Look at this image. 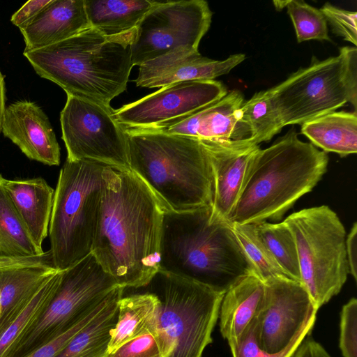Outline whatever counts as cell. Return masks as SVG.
I'll return each mask as SVG.
<instances>
[{
	"label": "cell",
	"mask_w": 357,
	"mask_h": 357,
	"mask_svg": "<svg viewBox=\"0 0 357 357\" xmlns=\"http://www.w3.org/2000/svg\"><path fill=\"white\" fill-rule=\"evenodd\" d=\"M91 253L123 288L146 286L159 271L165 208L135 174L106 165Z\"/></svg>",
	"instance_id": "6da1fadb"
},
{
	"label": "cell",
	"mask_w": 357,
	"mask_h": 357,
	"mask_svg": "<svg viewBox=\"0 0 357 357\" xmlns=\"http://www.w3.org/2000/svg\"><path fill=\"white\" fill-rule=\"evenodd\" d=\"M135 29L108 36L90 27L23 54L39 76L61 86L67 95L110 105L127 88Z\"/></svg>",
	"instance_id": "7a4b0ae2"
},
{
	"label": "cell",
	"mask_w": 357,
	"mask_h": 357,
	"mask_svg": "<svg viewBox=\"0 0 357 357\" xmlns=\"http://www.w3.org/2000/svg\"><path fill=\"white\" fill-rule=\"evenodd\" d=\"M125 129L130 171L166 209L183 212L212 206V168L200 140L153 129Z\"/></svg>",
	"instance_id": "3957f363"
},
{
	"label": "cell",
	"mask_w": 357,
	"mask_h": 357,
	"mask_svg": "<svg viewBox=\"0 0 357 357\" xmlns=\"http://www.w3.org/2000/svg\"><path fill=\"white\" fill-rule=\"evenodd\" d=\"M328 157L289 130L255 153L238 200L227 222L257 224L280 220L327 171Z\"/></svg>",
	"instance_id": "277c9868"
},
{
	"label": "cell",
	"mask_w": 357,
	"mask_h": 357,
	"mask_svg": "<svg viewBox=\"0 0 357 357\" xmlns=\"http://www.w3.org/2000/svg\"><path fill=\"white\" fill-rule=\"evenodd\" d=\"M211 207L164 212L159 270L226 290L252 268L229 223Z\"/></svg>",
	"instance_id": "5b68a950"
},
{
	"label": "cell",
	"mask_w": 357,
	"mask_h": 357,
	"mask_svg": "<svg viewBox=\"0 0 357 357\" xmlns=\"http://www.w3.org/2000/svg\"><path fill=\"white\" fill-rule=\"evenodd\" d=\"M105 166L66 159L60 170L48 230L49 252L58 271L72 267L92 252Z\"/></svg>",
	"instance_id": "8992f818"
},
{
	"label": "cell",
	"mask_w": 357,
	"mask_h": 357,
	"mask_svg": "<svg viewBox=\"0 0 357 357\" xmlns=\"http://www.w3.org/2000/svg\"><path fill=\"white\" fill-rule=\"evenodd\" d=\"M145 287L158 301L154 332L165 357H202L225 291L160 270Z\"/></svg>",
	"instance_id": "52a82bcc"
},
{
	"label": "cell",
	"mask_w": 357,
	"mask_h": 357,
	"mask_svg": "<svg viewBox=\"0 0 357 357\" xmlns=\"http://www.w3.org/2000/svg\"><path fill=\"white\" fill-rule=\"evenodd\" d=\"M283 222L295 241L301 282L319 310L340 291L349 274L344 225L326 205L301 209Z\"/></svg>",
	"instance_id": "ba28073f"
},
{
	"label": "cell",
	"mask_w": 357,
	"mask_h": 357,
	"mask_svg": "<svg viewBox=\"0 0 357 357\" xmlns=\"http://www.w3.org/2000/svg\"><path fill=\"white\" fill-rule=\"evenodd\" d=\"M270 91L284 126L301 125L347 102L356 111L357 49L341 47L337 56L324 60L313 56L307 67Z\"/></svg>",
	"instance_id": "9c48e42d"
},
{
	"label": "cell",
	"mask_w": 357,
	"mask_h": 357,
	"mask_svg": "<svg viewBox=\"0 0 357 357\" xmlns=\"http://www.w3.org/2000/svg\"><path fill=\"white\" fill-rule=\"evenodd\" d=\"M116 287L92 253L61 271L57 287L3 357H26L94 310Z\"/></svg>",
	"instance_id": "30bf717a"
},
{
	"label": "cell",
	"mask_w": 357,
	"mask_h": 357,
	"mask_svg": "<svg viewBox=\"0 0 357 357\" xmlns=\"http://www.w3.org/2000/svg\"><path fill=\"white\" fill-rule=\"evenodd\" d=\"M60 122L67 159L130 170L126 129L110 105L67 95Z\"/></svg>",
	"instance_id": "8fae6325"
},
{
	"label": "cell",
	"mask_w": 357,
	"mask_h": 357,
	"mask_svg": "<svg viewBox=\"0 0 357 357\" xmlns=\"http://www.w3.org/2000/svg\"><path fill=\"white\" fill-rule=\"evenodd\" d=\"M212 12L204 0L158 3L144 16L131 44L132 66L186 47L198 50L208 31Z\"/></svg>",
	"instance_id": "7c38bea8"
},
{
	"label": "cell",
	"mask_w": 357,
	"mask_h": 357,
	"mask_svg": "<svg viewBox=\"0 0 357 357\" xmlns=\"http://www.w3.org/2000/svg\"><path fill=\"white\" fill-rule=\"evenodd\" d=\"M264 284V298L255 317L259 345L271 354L296 350L312 331L318 309L300 282L278 276Z\"/></svg>",
	"instance_id": "4fadbf2b"
},
{
	"label": "cell",
	"mask_w": 357,
	"mask_h": 357,
	"mask_svg": "<svg viewBox=\"0 0 357 357\" xmlns=\"http://www.w3.org/2000/svg\"><path fill=\"white\" fill-rule=\"evenodd\" d=\"M227 93L215 79L179 82L114 110L125 128H156L211 105Z\"/></svg>",
	"instance_id": "5bb4252c"
},
{
	"label": "cell",
	"mask_w": 357,
	"mask_h": 357,
	"mask_svg": "<svg viewBox=\"0 0 357 357\" xmlns=\"http://www.w3.org/2000/svg\"><path fill=\"white\" fill-rule=\"evenodd\" d=\"M243 102V94L239 91H232L218 101L188 116L151 129L201 141L250 144V133L240 120V107Z\"/></svg>",
	"instance_id": "9a60e30c"
},
{
	"label": "cell",
	"mask_w": 357,
	"mask_h": 357,
	"mask_svg": "<svg viewBox=\"0 0 357 357\" xmlns=\"http://www.w3.org/2000/svg\"><path fill=\"white\" fill-rule=\"evenodd\" d=\"M245 59L244 54H236L214 60L198 50L179 48L139 66L135 82L137 86L157 88L179 82L214 79L229 73Z\"/></svg>",
	"instance_id": "2e32d148"
},
{
	"label": "cell",
	"mask_w": 357,
	"mask_h": 357,
	"mask_svg": "<svg viewBox=\"0 0 357 357\" xmlns=\"http://www.w3.org/2000/svg\"><path fill=\"white\" fill-rule=\"evenodd\" d=\"M201 142L208 153L213 173L211 217L212 220L227 222L242 192L251 160L259 145Z\"/></svg>",
	"instance_id": "e0dca14e"
},
{
	"label": "cell",
	"mask_w": 357,
	"mask_h": 357,
	"mask_svg": "<svg viewBox=\"0 0 357 357\" xmlns=\"http://www.w3.org/2000/svg\"><path fill=\"white\" fill-rule=\"evenodd\" d=\"M1 130L31 160L60 164V148L48 117L35 102L20 100L6 107Z\"/></svg>",
	"instance_id": "ac0fdd59"
},
{
	"label": "cell",
	"mask_w": 357,
	"mask_h": 357,
	"mask_svg": "<svg viewBox=\"0 0 357 357\" xmlns=\"http://www.w3.org/2000/svg\"><path fill=\"white\" fill-rule=\"evenodd\" d=\"M58 271L49 250L40 257L0 264V335Z\"/></svg>",
	"instance_id": "d6986e66"
},
{
	"label": "cell",
	"mask_w": 357,
	"mask_h": 357,
	"mask_svg": "<svg viewBox=\"0 0 357 357\" xmlns=\"http://www.w3.org/2000/svg\"><path fill=\"white\" fill-rule=\"evenodd\" d=\"M91 27L84 0H51L29 22L19 27L24 52L62 41Z\"/></svg>",
	"instance_id": "ffe728a7"
},
{
	"label": "cell",
	"mask_w": 357,
	"mask_h": 357,
	"mask_svg": "<svg viewBox=\"0 0 357 357\" xmlns=\"http://www.w3.org/2000/svg\"><path fill=\"white\" fill-rule=\"evenodd\" d=\"M0 183L8 195L31 238L39 249H42V243L49 230L54 189L43 178L9 180L0 174Z\"/></svg>",
	"instance_id": "44dd1931"
},
{
	"label": "cell",
	"mask_w": 357,
	"mask_h": 357,
	"mask_svg": "<svg viewBox=\"0 0 357 357\" xmlns=\"http://www.w3.org/2000/svg\"><path fill=\"white\" fill-rule=\"evenodd\" d=\"M264 294V282L253 271L238 278L226 290L218 317L225 339L229 341L237 337L255 319Z\"/></svg>",
	"instance_id": "7402d4cb"
},
{
	"label": "cell",
	"mask_w": 357,
	"mask_h": 357,
	"mask_svg": "<svg viewBox=\"0 0 357 357\" xmlns=\"http://www.w3.org/2000/svg\"><path fill=\"white\" fill-rule=\"evenodd\" d=\"M125 288L116 287L103 308L79 331L55 357H107Z\"/></svg>",
	"instance_id": "603a6c76"
},
{
	"label": "cell",
	"mask_w": 357,
	"mask_h": 357,
	"mask_svg": "<svg viewBox=\"0 0 357 357\" xmlns=\"http://www.w3.org/2000/svg\"><path fill=\"white\" fill-rule=\"evenodd\" d=\"M301 132L325 153L340 157L356 153V111H335L310 120L301 124Z\"/></svg>",
	"instance_id": "cb8c5ba5"
},
{
	"label": "cell",
	"mask_w": 357,
	"mask_h": 357,
	"mask_svg": "<svg viewBox=\"0 0 357 357\" xmlns=\"http://www.w3.org/2000/svg\"><path fill=\"white\" fill-rule=\"evenodd\" d=\"M157 3L151 0H84L91 27L108 36L135 30Z\"/></svg>",
	"instance_id": "d4e9b609"
},
{
	"label": "cell",
	"mask_w": 357,
	"mask_h": 357,
	"mask_svg": "<svg viewBox=\"0 0 357 357\" xmlns=\"http://www.w3.org/2000/svg\"><path fill=\"white\" fill-rule=\"evenodd\" d=\"M158 301L148 291L122 296L118 302V319L109 354L126 342L148 331L154 332Z\"/></svg>",
	"instance_id": "484cf974"
},
{
	"label": "cell",
	"mask_w": 357,
	"mask_h": 357,
	"mask_svg": "<svg viewBox=\"0 0 357 357\" xmlns=\"http://www.w3.org/2000/svg\"><path fill=\"white\" fill-rule=\"evenodd\" d=\"M45 254L31 238L0 183V264L38 258Z\"/></svg>",
	"instance_id": "4316f807"
},
{
	"label": "cell",
	"mask_w": 357,
	"mask_h": 357,
	"mask_svg": "<svg viewBox=\"0 0 357 357\" xmlns=\"http://www.w3.org/2000/svg\"><path fill=\"white\" fill-rule=\"evenodd\" d=\"M240 120L250 132L248 143L251 145L271 140L284 127L270 89L257 92L243 102Z\"/></svg>",
	"instance_id": "83f0119b"
},
{
	"label": "cell",
	"mask_w": 357,
	"mask_h": 357,
	"mask_svg": "<svg viewBox=\"0 0 357 357\" xmlns=\"http://www.w3.org/2000/svg\"><path fill=\"white\" fill-rule=\"evenodd\" d=\"M255 225L259 236L281 269L289 278L301 282L296 245L285 223L264 221Z\"/></svg>",
	"instance_id": "f1b7e54d"
},
{
	"label": "cell",
	"mask_w": 357,
	"mask_h": 357,
	"mask_svg": "<svg viewBox=\"0 0 357 357\" xmlns=\"http://www.w3.org/2000/svg\"><path fill=\"white\" fill-rule=\"evenodd\" d=\"M229 224L252 271L263 282L274 277H288L259 236L255 224Z\"/></svg>",
	"instance_id": "f546056e"
},
{
	"label": "cell",
	"mask_w": 357,
	"mask_h": 357,
	"mask_svg": "<svg viewBox=\"0 0 357 357\" xmlns=\"http://www.w3.org/2000/svg\"><path fill=\"white\" fill-rule=\"evenodd\" d=\"M287 13L293 22L298 43L317 40H328V24L320 10L303 0L288 1Z\"/></svg>",
	"instance_id": "4dcf8cb0"
},
{
	"label": "cell",
	"mask_w": 357,
	"mask_h": 357,
	"mask_svg": "<svg viewBox=\"0 0 357 357\" xmlns=\"http://www.w3.org/2000/svg\"><path fill=\"white\" fill-rule=\"evenodd\" d=\"M61 271L56 272L43 285L22 313L0 335V357L14 343L29 324L36 317L57 287Z\"/></svg>",
	"instance_id": "1f68e13d"
},
{
	"label": "cell",
	"mask_w": 357,
	"mask_h": 357,
	"mask_svg": "<svg viewBox=\"0 0 357 357\" xmlns=\"http://www.w3.org/2000/svg\"><path fill=\"white\" fill-rule=\"evenodd\" d=\"M332 31L354 46L357 45V13L337 8L330 3L320 8Z\"/></svg>",
	"instance_id": "d6a6232c"
},
{
	"label": "cell",
	"mask_w": 357,
	"mask_h": 357,
	"mask_svg": "<svg viewBox=\"0 0 357 357\" xmlns=\"http://www.w3.org/2000/svg\"><path fill=\"white\" fill-rule=\"evenodd\" d=\"M233 357H291L296 350L271 354L260 347L257 322L254 319L237 337L227 341Z\"/></svg>",
	"instance_id": "836d02e7"
},
{
	"label": "cell",
	"mask_w": 357,
	"mask_h": 357,
	"mask_svg": "<svg viewBox=\"0 0 357 357\" xmlns=\"http://www.w3.org/2000/svg\"><path fill=\"white\" fill-rule=\"evenodd\" d=\"M107 357H165V353L155 333L148 331L122 344Z\"/></svg>",
	"instance_id": "e575fe53"
},
{
	"label": "cell",
	"mask_w": 357,
	"mask_h": 357,
	"mask_svg": "<svg viewBox=\"0 0 357 357\" xmlns=\"http://www.w3.org/2000/svg\"><path fill=\"white\" fill-rule=\"evenodd\" d=\"M340 349L344 357H357V300L351 298L340 314Z\"/></svg>",
	"instance_id": "d590c367"
},
{
	"label": "cell",
	"mask_w": 357,
	"mask_h": 357,
	"mask_svg": "<svg viewBox=\"0 0 357 357\" xmlns=\"http://www.w3.org/2000/svg\"><path fill=\"white\" fill-rule=\"evenodd\" d=\"M110 293L106 296L102 302L88 315L82 318L55 339L36 349L26 357H55L63 349L72 337L103 308L109 299Z\"/></svg>",
	"instance_id": "8d00e7d4"
},
{
	"label": "cell",
	"mask_w": 357,
	"mask_h": 357,
	"mask_svg": "<svg viewBox=\"0 0 357 357\" xmlns=\"http://www.w3.org/2000/svg\"><path fill=\"white\" fill-rule=\"evenodd\" d=\"M51 0H31L24 3L10 18L18 28L36 16Z\"/></svg>",
	"instance_id": "74e56055"
},
{
	"label": "cell",
	"mask_w": 357,
	"mask_h": 357,
	"mask_svg": "<svg viewBox=\"0 0 357 357\" xmlns=\"http://www.w3.org/2000/svg\"><path fill=\"white\" fill-rule=\"evenodd\" d=\"M357 224L354 222L346 236L345 248L347 257L349 268V274L352 275L354 280L357 279Z\"/></svg>",
	"instance_id": "f35d334b"
},
{
	"label": "cell",
	"mask_w": 357,
	"mask_h": 357,
	"mask_svg": "<svg viewBox=\"0 0 357 357\" xmlns=\"http://www.w3.org/2000/svg\"><path fill=\"white\" fill-rule=\"evenodd\" d=\"M291 357H331L312 337H305Z\"/></svg>",
	"instance_id": "ab89813d"
},
{
	"label": "cell",
	"mask_w": 357,
	"mask_h": 357,
	"mask_svg": "<svg viewBox=\"0 0 357 357\" xmlns=\"http://www.w3.org/2000/svg\"><path fill=\"white\" fill-rule=\"evenodd\" d=\"M5 100H6V95H5L4 77L0 70V130H1V126L3 116L4 114V111L6 109Z\"/></svg>",
	"instance_id": "60d3db41"
},
{
	"label": "cell",
	"mask_w": 357,
	"mask_h": 357,
	"mask_svg": "<svg viewBox=\"0 0 357 357\" xmlns=\"http://www.w3.org/2000/svg\"><path fill=\"white\" fill-rule=\"evenodd\" d=\"M288 1H273L275 7L277 10H282L286 7Z\"/></svg>",
	"instance_id": "b9f144b4"
}]
</instances>
